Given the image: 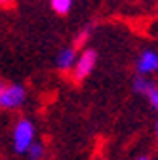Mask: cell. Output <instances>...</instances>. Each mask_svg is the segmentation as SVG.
Segmentation results:
<instances>
[{
  "label": "cell",
  "mask_w": 158,
  "mask_h": 160,
  "mask_svg": "<svg viewBox=\"0 0 158 160\" xmlns=\"http://www.w3.org/2000/svg\"><path fill=\"white\" fill-rule=\"evenodd\" d=\"M50 6L57 15H65L72 6V0H50Z\"/></svg>",
  "instance_id": "obj_7"
},
{
  "label": "cell",
  "mask_w": 158,
  "mask_h": 160,
  "mask_svg": "<svg viewBox=\"0 0 158 160\" xmlns=\"http://www.w3.org/2000/svg\"><path fill=\"white\" fill-rule=\"evenodd\" d=\"M34 124L31 122L29 118H21L17 120V124L13 126V132H12V145H13V151L17 154H27L31 143L34 141Z\"/></svg>",
  "instance_id": "obj_1"
},
{
  "label": "cell",
  "mask_w": 158,
  "mask_h": 160,
  "mask_svg": "<svg viewBox=\"0 0 158 160\" xmlns=\"http://www.w3.org/2000/svg\"><path fill=\"white\" fill-rule=\"evenodd\" d=\"M44 154H46V147H44L40 141H32V143H31V147H29V151H27V156H29V158H32V160L42 158Z\"/></svg>",
  "instance_id": "obj_8"
},
{
  "label": "cell",
  "mask_w": 158,
  "mask_h": 160,
  "mask_svg": "<svg viewBox=\"0 0 158 160\" xmlns=\"http://www.w3.org/2000/svg\"><path fill=\"white\" fill-rule=\"evenodd\" d=\"M13 0H0V6H12Z\"/></svg>",
  "instance_id": "obj_11"
},
{
  "label": "cell",
  "mask_w": 158,
  "mask_h": 160,
  "mask_svg": "<svg viewBox=\"0 0 158 160\" xmlns=\"http://www.w3.org/2000/svg\"><path fill=\"white\" fill-rule=\"evenodd\" d=\"M4 90H6V82H2V80H0V97H2Z\"/></svg>",
  "instance_id": "obj_12"
},
{
  "label": "cell",
  "mask_w": 158,
  "mask_h": 160,
  "mask_svg": "<svg viewBox=\"0 0 158 160\" xmlns=\"http://www.w3.org/2000/svg\"><path fill=\"white\" fill-rule=\"evenodd\" d=\"M154 132H156V135H158V120H156V124H154Z\"/></svg>",
  "instance_id": "obj_13"
},
{
  "label": "cell",
  "mask_w": 158,
  "mask_h": 160,
  "mask_svg": "<svg viewBox=\"0 0 158 160\" xmlns=\"http://www.w3.org/2000/svg\"><path fill=\"white\" fill-rule=\"evenodd\" d=\"M145 97L149 99V103H151V107L158 111V86H154V88H152V90H151V92H149V93L145 95Z\"/></svg>",
  "instance_id": "obj_10"
},
{
  "label": "cell",
  "mask_w": 158,
  "mask_h": 160,
  "mask_svg": "<svg viewBox=\"0 0 158 160\" xmlns=\"http://www.w3.org/2000/svg\"><path fill=\"white\" fill-rule=\"evenodd\" d=\"M95 63H97V53L93 50H84L80 55L76 57V63L72 67V76L74 80H84L93 69H95Z\"/></svg>",
  "instance_id": "obj_3"
},
{
  "label": "cell",
  "mask_w": 158,
  "mask_h": 160,
  "mask_svg": "<svg viewBox=\"0 0 158 160\" xmlns=\"http://www.w3.org/2000/svg\"><path fill=\"white\" fill-rule=\"evenodd\" d=\"M76 46H67V48H63L61 52L57 53V57H55V65H57V69L59 71H71L72 67H74V63H76Z\"/></svg>",
  "instance_id": "obj_5"
},
{
  "label": "cell",
  "mask_w": 158,
  "mask_h": 160,
  "mask_svg": "<svg viewBox=\"0 0 158 160\" xmlns=\"http://www.w3.org/2000/svg\"><path fill=\"white\" fill-rule=\"evenodd\" d=\"M27 99V90L21 84H6V90L0 97V109H6V111H15L19 109Z\"/></svg>",
  "instance_id": "obj_2"
},
{
  "label": "cell",
  "mask_w": 158,
  "mask_h": 160,
  "mask_svg": "<svg viewBox=\"0 0 158 160\" xmlns=\"http://www.w3.org/2000/svg\"><path fill=\"white\" fill-rule=\"evenodd\" d=\"M154 86H156V82H154V80H151V78H147V74H141L139 72V74L133 78V90L137 93H141V95H147Z\"/></svg>",
  "instance_id": "obj_6"
},
{
  "label": "cell",
  "mask_w": 158,
  "mask_h": 160,
  "mask_svg": "<svg viewBox=\"0 0 158 160\" xmlns=\"http://www.w3.org/2000/svg\"><path fill=\"white\" fill-rule=\"evenodd\" d=\"M90 34H91V25L84 27L80 32L74 36V46H76V48H82V46L88 42V40H90Z\"/></svg>",
  "instance_id": "obj_9"
},
{
  "label": "cell",
  "mask_w": 158,
  "mask_h": 160,
  "mask_svg": "<svg viewBox=\"0 0 158 160\" xmlns=\"http://www.w3.org/2000/svg\"><path fill=\"white\" fill-rule=\"evenodd\" d=\"M135 69L141 74H151V72H158V53L152 50L143 52L135 61Z\"/></svg>",
  "instance_id": "obj_4"
}]
</instances>
